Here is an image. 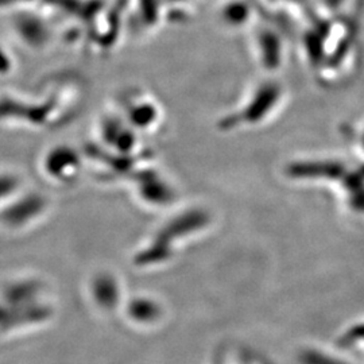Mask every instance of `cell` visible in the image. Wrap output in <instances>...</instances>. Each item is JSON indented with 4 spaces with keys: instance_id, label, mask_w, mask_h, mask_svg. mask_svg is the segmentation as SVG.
Here are the masks:
<instances>
[{
    "instance_id": "obj_1",
    "label": "cell",
    "mask_w": 364,
    "mask_h": 364,
    "mask_svg": "<svg viewBox=\"0 0 364 364\" xmlns=\"http://www.w3.org/2000/svg\"><path fill=\"white\" fill-rule=\"evenodd\" d=\"M15 30L18 36L25 39L31 46H43L49 38V30L43 21L37 16L31 18L26 15H21L19 19L15 21Z\"/></svg>"
},
{
    "instance_id": "obj_3",
    "label": "cell",
    "mask_w": 364,
    "mask_h": 364,
    "mask_svg": "<svg viewBox=\"0 0 364 364\" xmlns=\"http://www.w3.org/2000/svg\"><path fill=\"white\" fill-rule=\"evenodd\" d=\"M255 46L257 52L259 55L260 64L264 66L266 69H273L277 66L278 57L273 54L274 50L278 52V43H275L273 33L262 28L255 36Z\"/></svg>"
},
{
    "instance_id": "obj_2",
    "label": "cell",
    "mask_w": 364,
    "mask_h": 364,
    "mask_svg": "<svg viewBox=\"0 0 364 364\" xmlns=\"http://www.w3.org/2000/svg\"><path fill=\"white\" fill-rule=\"evenodd\" d=\"M220 16L223 22L230 27L247 25L251 18V7L248 0H225L221 6Z\"/></svg>"
}]
</instances>
